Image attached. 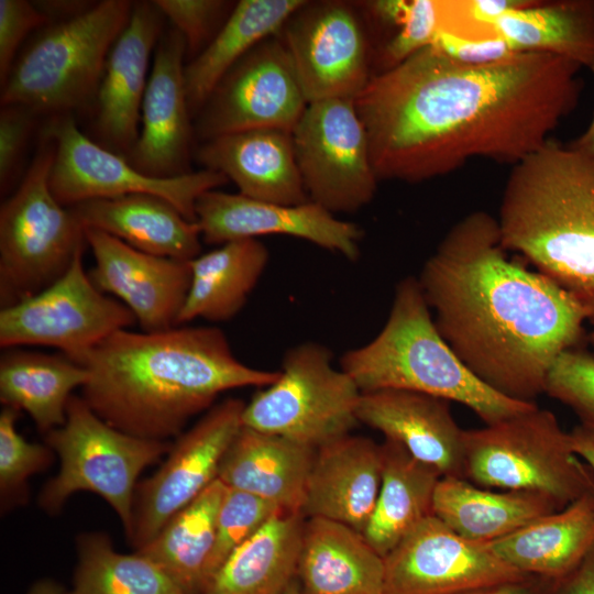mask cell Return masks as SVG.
Wrapping results in <instances>:
<instances>
[{
    "mask_svg": "<svg viewBox=\"0 0 594 594\" xmlns=\"http://www.w3.org/2000/svg\"><path fill=\"white\" fill-rule=\"evenodd\" d=\"M308 103L355 99L373 75L358 6L307 1L278 33Z\"/></svg>",
    "mask_w": 594,
    "mask_h": 594,
    "instance_id": "cell-16",
    "label": "cell"
},
{
    "mask_svg": "<svg viewBox=\"0 0 594 594\" xmlns=\"http://www.w3.org/2000/svg\"><path fill=\"white\" fill-rule=\"evenodd\" d=\"M296 580L302 594H383L384 558L358 530L309 517L304 522Z\"/></svg>",
    "mask_w": 594,
    "mask_h": 594,
    "instance_id": "cell-26",
    "label": "cell"
},
{
    "mask_svg": "<svg viewBox=\"0 0 594 594\" xmlns=\"http://www.w3.org/2000/svg\"><path fill=\"white\" fill-rule=\"evenodd\" d=\"M363 8L376 22L398 28L383 50V70L430 46L443 29V1L376 0Z\"/></svg>",
    "mask_w": 594,
    "mask_h": 594,
    "instance_id": "cell-38",
    "label": "cell"
},
{
    "mask_svg": "<svg viewBox=\"0 0 594 594\" xmlns=\"http://www.w3.org/2000/svg\"><path fill=\"white\" fill-rule=\"evenodd\" d=\"M561 508L546 495L493 491L462 477L442 476L433 496V515L463 538L491 543Z\"/></svg>",
    "mask_w": 594,
    "mask_h": 594,
    "instance_id": "cell-29",
    "label": "cell"
},
{
    "mask_svg": "<svg viewBox=\"0 0 594 594\" xmlns=\"http://www.w3.org/2000/svg\"><path fill=\"white\" fill-rule=\"evenodd\" d=\"M77 564L69 594H185L151 559L118 552L103 532L77 537Z\"/></svg>",
    "mask_w": 594,
    "mask_h": 594,
    "instance_id": "cell-37",
    "label": "cell"
},
{
    "mask_svg": "<svg viewBox=\"0 0 594 594\" xmlns=\"http://www.w3.org/2000/svg\"><path fill=\"white\" fill-rule=\"evenodd\" d=\"M382 449V484L362 535L385 558L422 520L433 515L435 491L442 476L394 441L385 439Z\"/></svg>",
    "mask_w": 594,
    "mask_h": 594,
    "instance_id": "cell-34",
    "label": "cell"
},
{
    "mask_svg": "<svg viewBox=\"0 0 594 594\" xmlns=\"http://www.w3.org/2000/svg\"><path fill=\"white\" fill-rule=\"evenodd\" d=\"M82 228L106 232L142 252L191 261L201 232L167 200L153 195L91 199L68 207Z\"/></svg>",
    "mask_w": 594,
    "mask_h": 594,
    "instance_id": "cell-27",
    "label": "cell"
},
{
    "mask_svg": "<svg viewBox=\"0 0 594 594\" xmlns=\"http://www.w3.org/2000/svg\"><path fill=\"white\" fill-rule=\"evenodd\" d=\"M582 68L548 53L466 65L421 48L354 99L377 179L420 183L476 157L517 164L578 107Z\"/></svg>",
    "mask_w": 594,
    "mask_h": 594,
    "instance_id": "cell-1",
    "label": "cell"
},
{
    "mask_svg": "<svg viewBox=\"0 0 594 594\" xmlns=\"http://www.w3.org/2000/svg\"><path fill=\"white\" fill-rule=\"evenodd\" d=\"M292 135L310 201L333 215L355 212L372 201L380 180L354 99L308 103Z\"/></svg>",
    "mask_w": 594,
    "mask_h": 594,
    "instance_id": "cell-13",
    "label": "cell"
},
{
    "mask_svg": "<svg viewBox=\"0 0 594 594\" xmlns=\"http://www.w3.org/2000/svg\"><path fill=\"white\" fill-rule=\"evenodd\" d=\"M308 102L277 35L242 57L196 116L194 134L205 142L258 129L293 131Z\"/></svg>",
    "mask_w": 594,
    "mask_h": 594,
    "instance_id": "cell-15",
    "label": "cell"
},
{
    "mask_svg": "<svg viewBox=\"0 0 594 594\" xmlns=\"http://www.w3.org/2000/svg\"><path fill=\"white\" fill-rule=\"evenodd\" d=\"M301 514L279 513L239 546L202 594H285L296 580Z\"/></svg>",
    "mask_w": 594,
    "mask_h": 594,
    "instance_id": "cell-32",
    "label": "cell"
},
{
    "mask_svg": "<svg viewBox=\"0 0 594 594\" xmlns=\"http://www.w3.org/2000/svg\"><path fill=\"white\" fill-rule=\"evenodd\" d=\"M358 420L402 446L441 476L462 477L464 429L453 418L450 402L404 391L363 392Z\"/></svg>",
    "mask_w": 594,
    "mask_h": 594,
    "instance_id": "cell-22",
    "label": "cell"
},
{
    "mask_svg": "<svg viewBox=\"0 0 594 594\" xmlns=\"http://www.w3.org/2000/svg\"><path fill=\"white\" fill-rule=\"evenodd\" d=\"M516 571L558 581L594 547V493L488 543Z\"/></svg>",
    "mask_w": 594,
    "mask_h": 594,
    "instance_id": "cell-28",
    "label": "cell"
},
{
    "mask_svg": "<svg viewBox=\"0 0 594 594\" xmlns=\"http://www.w3.org/2000/svg\"><path fill=\"white\" fill-rule=\"evenodd\" d=\"M573 452L594 473V425L581 422L569 431Z\"/></svg>",
    "mask_w": 594,
    "mask_h": 594,
    "instance_id": "cell-48",
    "label": "cell"
},
{
    "mask_svg": "<svg viewBox=\"0 0 594 594\" xmlns=\"http://www.w3.org/2000/svg\"><path fill=\"white\" fill-rule=\"evenodd\" d=\"M84 231L96 262L92 283L119 298L142 331L177 327L190 285L189 261L142 252L96 229Z\"/></svg>",
    "mask_w": 594,
    "mask_h": 594,
    "instance_id": "cell-19",
    "label": "cell"
},
{
    "mask_svg": "<svg viewBox=\"0 0 594 594\" xmlns=\"http://www.w3.org/2000/svg\"><path fill=\"white\" fill-rule=\"evenodd\" d=\"M38 114L21 105H6L0 112V183L7 190L18 174Z\"/></svg>",
    "mask_w": 594,
    "mask_h": 594,
    "instance_id": "cell-44",
    "label": "cell"
},
{
    "mask_svg": "<svg viewBox=\"0 0 594 594\" xmlns=\"http://www.w3.org/2000/svg\"><path fill=\"white\" fill-rule=\"evenodd\" d=\"M186 43L174 28L163 32L154 54L139 138L125 156L141 173L170 178L190 173L195 136L185 87Z\"/></svg>",
    "mask_w": 594,
    "mask_h": 594,
    "instance_id": "cell-20",
    "label": "cell"
},
{
    "mask_svg": "<svg viewBox=\"0 0 594 594\" xmlns=\"http://www.w3.org/2000/svg\"><path fill=\"white\" fill-rule=\"evenodd\" d=\"M245 403L227 398L212 406L190 429L177 436L160 469L138 483L132 530L128 540L139 550L218 479L229 447L242 427Z\"/></svg>",
    "mask_w": 594,
    "mask_h": 594,
    "instance_id": "cell-14",
    "label": "cell"
},
{
    "mask_svg": "<svg viewBox=\"0 0 594 594\" xmlns=\"http://www.w3.org/2000/svg\"><path fill=\"white\" fill-rule=\"evenodd\" d=\"M506 252L497 219L473 211L451 227L417 279L462 363L497 393L535 403L557 358L585 340L586 318L564 290Z\"/></svg>",
    "mask_w": 594,
    "mask_h": 594,
    "instance_id": "cell-2",
    "label": "cell"
},
{
    "mask_svg": "<svg viewBox=\"0 0 594 594\" xmlns=\"http://www.w3.org/2000/svg\"><path fill=\"white\" fill-rule=\"evenodd\" d=\"M332 359L318 342L288 349L277 380L245 404L242 425L312 449L349 435L362 392Z\"/></svg>",
    "mask_w": 594,
    "mask_h": 594,
    "instance_id": "cell-10",
    "label": "cell"
},
{
    "mask_svg": "<svg viewBox=\"0 0 594 594\" xmlns=\"http://www.w3.org/2000/svg\"><path fill=\"white\" fill-rule=\"evenodd\" d=\"M556 581L527 575L522 579L490 585L461 594H553Z\"/></svg>",
    "mask_w": 594,
    "mask_h": 594,
    "instance_id": "cell-47",
    "label": "cell"
},
{
    "mask_svg": "<svg viewBox=\"0 0 594 594\" xmlns=\"http://www.w3.org/2000/svg\"><path fill=\"white\" fill-rule=\"evenodd\" d=\"M26 594H69V590L52 579H41L31 585Z\"/></svg>",
    "mask_w": 594,
    "mask_h": 594,
    "instance_id": "cell-50",
    "label": "cell"
},
{
    "mask_svg": "<svg viewBox=\"0 0 594 594\" xmlns=\"http://www.w3.org/2000/svg\"><path fill=\"white\" fill-rule=\"evenodd\" d=\"M195 212L209 244L276 234L306 240L352 262L360 256L362 229L312 201L282 205L212 189L198 198Z\"/></svg>",
    "mask_w": 594,
    "mask_h": 594,
    "instance_id": "cell-18",
    "label": "cell"
},
{
    "mask_svg": "<svg viewBox=\"0 0 594 594\" xmlns=\"http://www.w3.org/2000/svg\"><path fill=\"white\" fill-rule=\"evenodd\" d=\"M80 364L89 373L81 397L101 419L123 432L162 441L179 436L221 393L266 387L279 376V371L238 360L217 327L122 329Z\"/></svg>",
    "mask_w": 594,
    "mask_h": 594,
    "instance_id": "cell-3",
    "label": "cell"
},
{
    "mask_svg": "<svg viewBox=\"0 0 594 594\" xmlns=\"http://www.w3.org/2000/svg\"><path fill=\"white\" fill-rule=\"evenodd\" d=\"M55 144L42 136L18 188L0 208V304L14 305L61 278L85 249L82 226L50 187Z\"/></svg>",
    "mask_w": 594,
    "mask_h": 594,
    "instance_id": "cell-8",
    "label": "cell"
},
{
    "mask_svg": "<svg viewBox=\"0 0 594 594\" xmlns=\"http://www.w3.org/2000/svg\"><path fill=\"white\" fill-rule=\"evenodd\" d=\"M594 74V68L592 69ZM570 147L594 157V113L585 131L568 144Z\"/></svg>",
    "mask_w": 594,
    "mask_h": 594,
    "instance_id": "cell-49",
    "label": "cell"
},
{
    "mask_svg": "<svg viewBox=\"0 0 594 594\" xmlns=\"http://www.w3.org/2000/svg\"><path fill=\"white\" fill-rule=\"evenodd\" d=\"M48 22L36 4L25 0H0V78L8 79L16 52L26 35Z\"/></svg>",
    "mask_w": 594,
    "mask_h": 594,
    "instance_id": "cell-43",
    "label": "cell"
},
{
    "mask_svg": "<svg viewBox=\"0 0 594 594\" xmlns=\"http://www.w3.org/2000/svg\"><path fill=\"white\" fill-rule=\"evenodd\" d=\"M586 340L594 348V330L588 333V336L586 337Z\"/></svg>",
    "mask_w": 594,
    "mask_h": 594,
    "instance_id": "cell-52",
    "label": "cell"
},
{
    "mask_svg": "<svg viewBox=\"0 0 594 594\" xmlns=\"http://www.w3.org/2000/svg\"><path fill=\"white\" fill-rule=\"evenodd\" d=\"M133 2L105 0L52 24L15 61L2 85L1 106L21 105L37 114L70 113L96 98L116 41Z\"/></svg>",
    "mask_w": 594,
    "mask_h": 594,
    "instance_id": "cell-6",
    "label": "cell"
},
{
    "mask_svg": "<svg viewBox=\"0 0 594 594\" xmlns=\"http://www.w3.org/2000/svg\"><path fill=\"white\" fill-rule=\"evenodd\" d=\"M462 479L485 488L539 493L561 509L594 493V473L573 452L569 432L537 405L464 430Z\"/></svg>",
    "mask_w": 594,
    "mask_h": 594,
    "instance_id": "cell-7",
    "label": "cell"
},
{
    "mask_svg": "<svg viewBox=\"0 0 594 594\" xmlns=\"http://www.w3.org/2000/svg\"><path fill=\"white\" fill-rule=\"evenodd\" d=\"M285 594H302L297 580L289 585Z\"/></svg>",
    "mask_w": 594,
    "mask_h": 594,
    "instance_id": "cell-51",
    "label": "cell"
},
{
    "mask_svg": "<svg viewBox=\"0 0 594 594\" xmlns=\"http://www.w3.org/2000/svg\"><path fill=\"white\" fill-rule=\"evenodd\" d=\"M196 157L232 180L243 196L282 205L310 201L290 131L258 129L217 136L202 142Z\"/></svg>",
    "mask_w": 594,
    "mask_h": 594,
    "instance_id": "cell-24",
    "label": "cell"
},
{
    "mask_svg": "<svg viewBox=\"0 0 594 594\" xmlns=\"http://www.w3.org/2000/svg\"><path fill=\"white\" fill-rule=\"evenodd\" d=\"M42 136L55 144L50 187L66 207L91 199L144 194L167 200L186 219L196 222L198 198L228 183L223 174L208 168L170 178L145 175L125 156L81 133L72 113L54 116L43 128Z\"/></svg>",
    "mask_w": 594,
    "mask_h": 594,
    "instance_id": "cell-11",
    "label": "cell"
},
{
    "mask_svg": "<svg viewBox=\"0 0 594 594\" xmlns=\"http://www.w3.org/2000/svg\"><path fill=\"white\" fill-rule=\"evenodd\" d=\"M340 367L362 393L404 389L431 395L466 406L485 425L537 405L497 393L462 363L438 331L414 276L396 285L389 315L377 336L348 350Z\"/></svg>",
    "mask_w": 594,
    "mask_h": 594,
    "instance_id": "cell-5",
    "label": "cell"
},
{
    "mask_svg": "<svg viewBox=\"0 0 594 594\" xmlns=\"http://www.w3.org/2000/svg\"><path fill=\"white\" fill-rule=\"evenodd\" d=\"M279 513L284 510L275 504L227 487L217 516L216 537L208 569L209 583L230 554Z\"/></svg>",
    "mask_w": 594,
    "mask_h": 594,
    "instance_id": "cell-40",
    "label": "cell"
},
{
    "mask_svg": "<svg viewBox=\"0 0 594 594\" xmlns=\"http://www.w3.org/2000/svg\"><path fill=\"white\" fill-rule=\"evenodd\" d=\"M153 3L184 37L186 57L195 58L212 41L230 13L221 0H155ZM228 15V14H226Z\"/></svg>",
    "mask_w": 594,
    "mask_h": 594,
    "instance_id": "cell-42",
    "label": "cell"
},
{
    "mask_svg": "<svg viewBox=\"0 0 594 594\" xmlns=\"http://www.w3.org/2000/svg\"><path fill=\"white\" fill-rule=\"evenodd\" d=\"M553 594H594V547L574 570L556 581Z\"/></svg>",
    "mask_w": 594,
    "mask_h": 594,
    "instance_id": "cell-46",
    "label": "cell"
},
{
    "mask_svg": "<svg viewBox=\"0 0 594 594\" xmlns=\"http://www.w3.org/2000/svg\"><path fill=\"white\" fill-rule=\"evenodd\" d=\"M544 393L570 407L581 422L594 425V354L581 346L562 352L548 373Z\"/></svg>",
    "mask_w": 594,
    "mask_h": 594,
    "instance_id": "cell-41",
    "label": "cell"
},
{
    "mask_svg": "<svg viewBox=\"0 0 594 594\" xmlns=\"http://www.w3.org/2000/svg\"><path fill=\"white\" fill-rule=\"evenodd\" d=\"M384 563L383 594H461L527 576L488 543L463 538L435 515L411 530Z\"/></svg>",
    "mask_w": 594,
    "mask_h": 594,
    "instance_id": "cell-17",
    "label": "cell"
},
{
    "mask_svg": "<svg viewBox=\"0 0 594 594\" xmlns=\"http://www.w3.org/2000/svg\"><path fill=\"white\" fill-rule=\"evenodd\" d=\"M383 449L346 435L316 449L301 515L344 524L363 534L382 484Z\"/></svg>",
    "mask_w": 594,
    "mask_h": 594,
    "instance_id": "cell-23",
    "label": "cell"
},
{
    "mask_svg": "<svg viewBox=\"0 0 594 594\" xmlns=\"http://www.w3.org/2000/svg\"><path fill=\"white\" fill-rule=\"evenodd\" d=\"M494 34L518 53H548L594 68V0H565L513 10Z\"/></svg>",
    "mask_w": 594,
    "mask_h": 594,
    "instance_id": "cell-36",
    "label": "cell"
},
{
    "mask_svg": "<svg viewBox=\"0 0 594 594\" xmlns=\"http://www.w3.org/2000/svg\"><path fill=\"white\" fill-rule=\"evenodd\" d=\"M268 258L260 240L240 239L189 261L190 285L177 326L197 318L212 322L232 319L245 306Z\"/></svg>",
    "mask_w": 594,
    "mask_h": 594,
    "instance_id": "cell-31",
    "label": "cell"
},
{
    "mask_svg": "<svg viewBox=\"0 0 594 594\" xmlns=\"http://www.w3.org/2000/svg\"><path fill=\"white\" fill-rule=\"evenodd\" d=\"M163 16L153 1L133 4L129 23L110 51L99 84L97 133L105 147L120 155L129 154L139 138L147 68L164 32Z\"/></svg>",
    "mask_w": 594,
    "mask_h": 594,
    "instance_id": "cell-21",
    "label": "cell"
},
{
    "mask_svg": "<svg viewBox=\"0 0 594 594\" xmlns=\"http://www.w3.org/2000/svg\"><path fill=\"white\" fill-rule=\"evenodd\" d=\"M316 449L242 425L221 462L218 479L229 488L301 514Z\"/></svg>",
    "mask_w": 594,
    "mask_h": 594,
    "instance_id": "cell-25",
    "label": "cell"
},
{
    "mask_svg": "<svg viewBox=\"0 0 594 594\" xmlns=\"http://www.w3.org/2000/svg\"><path fill=\"white\" fill-rule=\"evenodd\" d=\"M88 380L87 369L64 354L6 349L0 360V400L25 411L46 435L65 422L73 391Z\"/></svg>",
    "mask_w": 594,
    "mask_h": 594,
    "instance_id": "cell-33",
    "label": "cell"
},
{
    "mask_svg": "<svg viewBox=\"0 0 594 594\" xmlns=\"http://www.w3.org/2000/svg\"><path fill=\"white\" fill-rule=\"evenodd\" d=\"M430 46L451 59L466 65L495 64L519 54L504 38L496 35L466 37L446 30L439 31Z\"/></svg>",
    "mask_w": 594,
    "mask_h": 594,
    "instance_id": "cell-45",
    "label": "cell"
},
{
    "mask_svg": "<svg viewBox=\"0 0 594 594\" xmlns=\"http://www.w3.org/2000/svg\"><path fill=\"white\" fill-rule=\"evenodd\" d=\"M227 486L217 479L178 512L145 547L136 550L155 562L185 594H202L218 512Z\"/></svg>",
    "mask_w": 594,
    "mask_h": 594,
    "instance_id": "cell-35",
    "label": "cell"
},
{
    "mask_svg": "<svg viewBox=\"0 0 594 594\" xmlns=\"http://www.w3.org/2000/svg\"><path fill=\"white\" fill-rule=\"evenodd\" d=\"M44 439L61 466L42 488L40 506L48 514H57L73 494L95 493L112 507L129 537L136 480L167 454L172 444L112 427L76 395L69 398L65 422Z\"/></svg>",
    "mask_w": 594,
    "mask_h": 594,
    "instance_id": "cell-9",
    "label": "cell"
},
{
    "mask_svg": "<svg viewBox=\"0 0 594 594\" xmlns=\"http://www.w3.org/2000/svg\"><path fill=\"white\" fill-rule=\"evenodd\" d=\"M502 245L564 290L594 324V157L552 138L513 165Z\"/></svg>",
    "mask_w": 594,
    "mask_h": 594,
    "instance_id": "cell-4",
    "label": "cell"
},
{
    "mask_svg": "<svg viewBox=\"0 0 594 594\" xmlns=\"http://www.w3.org/2000/svg\"><path fill=\"white\" fill-rule=\"evenodd\" d=\"M306 0H240L212 41L185 65L189 110L196 117L227 73L264 40L277 35Z\"/></svg>",
    "mask_w": 594,
    "mask_h": 594,
    "instance_id": "cell-30",
    "label": "cell"
},
{
    "mask_svg": "<svg viewBox=\"0 0 594 594\" xmlns=\"http://www.w3.org/2000/svg\"><path fill=\"white\" fill-rule=\"evenodd\" d=\"M84 249L68 271L40 293L0 311V346H52L77 363L136 320L121 301L106 296L85 272Z\"/></svg>",
    "mask_w": 594,
    "mask_h": 594,
    "instance_id": "cell-12",
    "label": "cell"
},
{
    "mask_svg": "<svg viewBox=\"0 0 594 594\" xmlns=\"http://www.w3.org/2000/svg\"><path fill=\"white\" fill-rule=\"evenodd\" d=\"M19 410L4 406L0 413V499L7 510L28 499V480L45 471L54 460L47 444L29 442L16 429Z\"/></svg>",
    "mask_w": 594,
    "mask_h": 594,
    "instance_id": "cell-39",
    "label": "cell"
}]
</instances>
